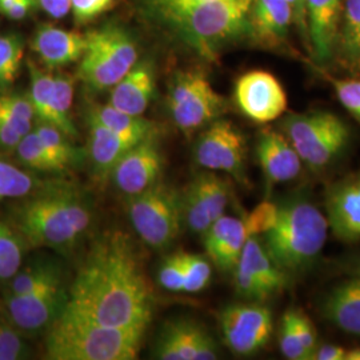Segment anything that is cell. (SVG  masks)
Here are the masks:
<instances>
[{
    "instance_id": "681fc988",
    "label": "cell",
    "mask_w": 360,
    "mask_h": 360,
    "mask_svg": "<svg viewBox=\"0 0 360 360\" xmlns=\"http://www.w3.org/2000/svg\"><path fill=\"white\" fill-rule=\"evenodd\" d=\"M43 10L55 19L65 18L71 11V0H39Z\"/></svg>"
},
{
    "instance_id": "8d00e7d4",
    "label": "cell",
    "mask_w": 360,
    "mask_h": 360,
    "mask_svg": "<svg viewBox=\"0 0 360 360\" xmlns=\"http://www.w3.org/2000/svg\"><path fill=\"white\" fill-rule=\"evenodd\" d=\"M23 62V41L18 35L0 37V87L10 86L19 77Z\"/></svg>"
},
{
    "instance_id": "5bb4252c",
    "label": "cell",
    "mask_w": 360,
    "mask_h": 360,
    "mask_svg": "<svg viewBox=\"0 0 360 360\" xmlns=\"http://www.w3.org/2000/svg\"><path fill=\"white\" fill-rule=\"evenodd\" d=\"M235 101L240 111L257 123H270L287 110V95L281 82L267 71H250L235 84Z\"/></svg>"
},
{
    "instance_id": "ac0fdd59",
    "label": "cell",
    "mask_w": 360,
    "mask_h": 360,
    "mask_svg": "<svg viewBox=\"0 0 360 360\" xmlns=\"http://www.w3.org/2000/svg\"><path fill=\"white\" fill-rule=\"evenodd\" d=\"M257 158L269 184H279L296 179L303 162L283 132L264 129L259 135Z\"/></svg>"
},
{
    "instance_id": "11a10c76",
    "label": "cell",
    "mask_w": 360,
    "mask_h": 360,
    "mask_svg": "<svg viewBox=\"0 0 360 360\" xmlns=\"http://www.w3.org/2000/svg\"><path fill=\"white\" fill-rule=\"evenodd\" d=\"M7 1H10V0H0V6H3V4H6Z\"/></svg>"
},
{
    "instance_id": "52a82bcc",
    "label": "cell",
    "mask_w": 360,
    "mask_h": 360,
    "mask_svg": "<svg viewBox=\"0 0 360 360\" xmlns=\"http://www.w3.org/2000/svg\"><path fill=\"white\" fill-rule=\"evenodd\" d=\"M138 50L126 31L103 27L86 35L79 75L91 90L112 89L136 65Z\"/></svg>"
},
{
    "instance_id": "484cf974",
    "label": "cell",
    "mask_w": 360,
    "mask_h": 360,
    "mask_svg": "<svg viewBox=\"0 0 360 360\" xmlns=\"http://www.w3.org/2000/svg\"><path fill=\"white\" fill-rule=\"evenodd\" d=\"M236 264L243 267L257 281L267 299L281 294L291 281V278L275 264L264 245L255 236L247 239Z\"/></svg>"
},
{
    "instance_id": "9c48e42d",
    "label": "cell",
    "mask_w": 360,
    "mask_h": 360,
    "mask_svg": "<svg viewBox=\"0 0 360 360\" xmlns=\"http://www.w3.org/2000/svg\"><path fill=\"white\" fill-rule=\"evenodd\" d=\"M168 107L175 124L183 132L193 134L221 115L224 99L214 90L203 72L191 70L175 77L169 90Z\"/></svg>"
},
{
    "instance_id": "7a4b0ae2",
    "label": "cell",
    "mask_w": 360,
    "mask_h": 360,
    "mask_svg": "<svg viewBox=\"0 0 360 360\" xmlns=\"http://www.w3.org/2000/svg\"><path fill=\"white\" fill-rule=\"evenodd\" d=\"M16 208L18 231L34 247L71 250L89 231L94 206L89 193L70 180H53L27 195Z\"/></svg>"
},
{
    "instance_id": "bcb514c9",
    "label": "cell",
    "mask_w": 360,
    "mask_h": 360,
    "mask_svg": "<svg viewBox=\"0 0 360 360\" xmlns=\"http://www.w3.org/2000/svg\"><path fill=\"white\" fill-rule=\"evenodd\" d=\"M35 4L37 0H10L6 4L0 6V13L11 19L19 20L23 19L34 8Z\"/></svg>"
},
{
    "instance_id": "e575fe53",
    "label": "cell",
    "mask_w": 360,
    "mask_h": 360,
    "mask_svg": "<svg viewBox=\"0 0 360 360\" xmlns=\"http://www.w3.org/2000/svg\"><path fill=\"white\" fill-rule=\"evenodd\" d=\"M35 188L37 181L30 174L0 159V202L26 198Z\"/></svg>"
},
{
    "instance_id": "f1b7e54d",
    "label": "cell",
    "mask_w": 360,
    "mask_h": 360,
    "mask_svg": "<svg viewBox=\"0 0 360 360\" xmlns=\"http://www.w3.org/2000/svg\"><path fill=\"white\" fill-rule=\"evenodd\" d=\"M90 116L102 123L104 127L115 131L120 135L132 136L138 139H144L151 134L156 132L155 126L142 116L131 115L112 107L107 105H95L90 111Z\"/></svg>"
},
{
    "instance_id": "f5cc1de1",
    "label": "cell",
    "mask_w": 360,
    "mask_h": 360,
    "mask_svg": "<svg viewBox=\"0 0 360 360\" xmlns=\"http://www.w3.org/2000/svg\"><path fill=\"white\" fill-rule=\"evenodd\" d=\"M345 360H360V347L352 348L346 351Z\"/></svg>"
},
{
    "instance_id": "b9f144b4",
    "label": "cell",
    "mask_w": 360,
    "mask_h": 360,
    "mask_svg": "<svg viewBox=\"0 0 360 360\" xmlns=\"http://www.w3.org/2000/svg\"><path fill=\"white\" fill-rule=\"evenodd\" d=\"M28 348L13 327L0 321V358L1 360L25 359Z\"/></svg>"
},
{
    "instance_id": "ffe728a7",
    "label": "cell",
    "mask_w": 360,
    "mask_h": 360,
    "mask_svg": "<svg viewBox=\"0 0 360 360\" xmlns=\"http://www.w3.org/2000/svg\"><path fill=\"white\" fill-rule=\"evenodd\" d=\"M342 0H306L309 44L316 62L331 59L338 39Z\"/></svg>"
},
{
    "instance_id": "816d5d0a",
    "label": "cell",
    "mask_w": 360,
    "mask_h": 360,
    "mask_svg": "<svg viewBox=\"0 0 360 360\" xmlns=\"http://www.w3.org/2000/svg\"><path fill=\"white\" fill-rule=\"evenodd\" d=\"M155 4L162 10V8H166L169 6H174V4H180V3H191V1H202V0H154ZM240 1H245L248 4H252L251 0H240Z\"/></svg>"
},
{
    "instance_id": "8992f818",
    "label": "cell",
    "mask_w": 360,
    "mask_h": 360,
    "mask_svg": "<svg viewBox=\"0 0 360 360\" xmlns=\"http://www.w3.org/2000/svg\"><path fill=\"white\" fill-rule=\"evenodd\" d=\"M282 129L303 165L315 171L331 166L346 151L351 138L346 122L328 111L287 116Z\"/></svg>"
},
{
    "instance_id": "8fae6325",
    "label": "cell",
    "mask_w": 360,
    "mask_h": 360,
    "mask_svg": "<svg viewBox=\"0 0 360 360\" xmlns=\"http://www.w3.org/2000/svg\"><path fill=\"white\" fill-rule=\"evenodd\" d=\"M219 324L226 346L240 356L266 347L274 331L270 309L259 302L227 306L220 311Z\"/></svg>"
},
{
    "instance_id": "3957f363",
    "label": "cell",
    "mask_w": 360,
    "mask_h": 360,
    "mask_svg": "<svg viewBox=\"0 0 360 360\" xmlns=\"http://www.w3.org/2000/svg\"><path fill=\"white\" fill-rule=\"evenodd\" d=\"M146 330L95 322L70 307L47 327L46 358L50 360H134Z\"/></svg>"
},
{
    "instance_id": "f35d334b",
    "label": "cell",
    "mask_w": 360,
    "mask_h": 360,
    "mask_svg": "<svg viewBox=\"0 0 360 360\" xmlns=\"http://www.w3.org/2000/svg\"><path fill=\"white\" fill-rule=\"evenodd\" d=\"M279 214V205L263 200L248 215H245V230L248 236H264L274 227Z\"/></svg>"
},
{
    "instance_id": "9f6ffc18",
    "label": "cell",
    "mask_w": 360,
    "mask_h": 360,
    "mask_svg": "<svg viewBox=\"0 0 360 360\" xmlns=\"http://www.w3.org/2000/svg\"><path fill=\"white\" fill-rule=\"evenodd\" d=\"M251 1H254V0H251Z\"/></svg>"
},
{
    "instance_id": "5b68a950",
    "label": "cell",
    "mask_w": 360,
    "mask_h": 360,
    "mask_svg": "<svg viewBox=\"0 0 360 360\" xmlns=\"http://www.w3.org/2000/svg\"><path fill=\"white\" fill-rule=\"evenodd\" d=\"M251 4L240 0H202L162 8L200 51L212 49L245 28Z\"/></svg>"
},
{
    "instance_id": "c3c4849f",
    "label": "cell",
    "mask_w": 360,
    "mask_h": 360,
    "mask_svg": "<svg viewBox=\"0 0 360 360\" xmlns=\"http://www.w3.org/2000/svg\"><path fill=\"white\" fill-rule=\"evenodd\" d=\"M23 136L10 124L0 119V147L6 150H15Z\"/></svg>"
},
{
    "instance_id": "44dd1931",
    "label": "cell",
    "mask_w": 360,
    "mask_h": 360,
    "mask_svg": "<svg viewBox=\"0 0 360 360\" xmlns=\"http://www.w3.org/2000/svg\"><path fill=\"white\" fill-rule=\"evenodd\" d=\"M32 49L44 65L58 68L80 60L86 50V35L44 25L37 30Z\"/></svg>"
},
{
    "instance_id": "db71d44e",
    "label": "cell",
    "mask_w": 360,
    "mask_h": 360,
    "mask_svg": "<svg viewBox=\"0 0 360 360\" xmlns=\"http://www.w3.org/2000/svg\"><path fill=\"white\" fill-rule=\"evenodd\" d=\"M348 272H349V275H354V276L360 278V257L356 259V260H354V263L349 266Z\"/></svg>"
},
{
    "instance_id": "7dc6e473",
    "label": "cell",
    "mask_w": 360,
    "mask_h": 360,
    "mask_svg": "<svg viewBox=\"0 0 360 360\" xmlns=\"http://www.w3.org/2000/svg\"><path fill=\"white\" fill-rule=\"evenodd\" d=\"M346 349L333 343L318 345L309 360H345Z\"/></svg>"
},
{
    "instance_id": "83f0119b",
    "label": "cell",
    "mask_w": 360,
    "mask_h": 360,
    "mask_svg": "<svg viewBox=\"0 0 360 360\" xmlns=\"http://www.w3.org/2000/svg\"><path fill=\"white\" fill-rule=\"evenodd\" d=\"M74 101V82L68 75L53 77L51 103L47 122L53 127L60 129L70 139L77 136V127L71 117V108Z\"/></svg>"
},
{
    "instance_id": "60d3db41",
    "label": "cell",
    "mask_w": 360,
    "mask_h": 360,
    "mask_svg": "<svg viewBox=\"0 0 360 360\" xmlns=\"http://www.w3.org/2000/svg\"><path fill=\"white\" fill-rule=\"evenodd\" d=\"M159 283L171 292H183L184 274H183V255L175 252L168 255L159 269Z\"/></svg>"
},
{
    "instance_id": "6f0895ef",
    "label": "cell",
    "mask_w": 360,
    "mask_h": 360,
    "mask_svg": "<svg viewBox=\"0 0 360 360\" xmlns=\"http://www.w3.org/2000/svg\"><path fill=\"white\" fill-rule=\"evenodd\" d=\"M0 360H1V358H0Z\"/></svg>"
},
{
    "instance_id": "30bf717a",
    "label": "cell",
    "mask_w": 360,
    "mask_h": 360,
    "mask_svg": "<svg viewBox=\"0 0 360 360\" xmlns=\"http://www.w3.org/2000/svg\"><path fill=\"white\" fill-rule=\"evenodd\" d=\"M193 156L200 167L226 172L240 183L247 181V143L233 123L217 119L208 124L195 144Z\"/></svg>"
},
{
    "instance_id": "9a60e30c",
    "label": "cell",
    "mask_w": 360,
    "mask_h": 360,
    "mask_svg": "<svg viewBox=\"0 0 360 360\" xmlns=\"http://www.w3.org/2000/svg\"><path fill=\"white\" fill-rule=\"evenodd\" d=\"M218 355L215 339L188 319L166 323L155 347V358L160 360H215Z\"/></svg>"
},
{
    "instance_id": "2e32d148",
    "label": "cell",
    "mask_w": 360,
    "mask_h": 360,
    "mask_svg": "<svg viewBox=\"0 0 360 360\" xmlns=\"http://www.w3.org/2000/svg\"><path fill=\"white\" fill-rule=\"evenodd\" d=\"M328 229L339 240L360 242V172L333 183L324 198Z\"/></svg>"
},
{
    "instance_id": "7402d4cb",
    "label": "cell",
    "mask_w": 360,
    "mask_h": 360,
    "mask_svg": "<svg viewBox=\"0 0 360 360\" xmlns=\"http://www.w3.org/2000/svg\"><path fill=\"white\" fill-rule=\"evenodd\" d=\"M323 316L343 333L360 338V278L349 275L324 296Z\"/></svg>"
},
{
    "instance_id": "277c9868",
    "label": "cell",
    "mask_w": 360,
    "mask_h": 360,
    "mask_svg": "<svg viewBox=\"0 0 360 360\" xmlns=\"http://www.w3.org/2000/svg\"><path fill=\"white\" fill-rule=\"evenodd\" d=\"M328 221L304 195L279 205L274 227L264 238V248L275 264L291 279L303 275L318 262L327 240Z\"/></svg>"
},
{
    "instance_id": "7c38bea8",
    "label": "cell",
    "mask_w": 360,
    "mask_h": 360,
    "mask_svg": "<svg viewBox=\"0 0 360 360\" xmlns=\"http://www.w3.org/2000/svg\"><path fill=\"white\" fill-rule=\"evenodd\" d=\"M231 198L230 181L214 171L198 174L181 193L183 224L195 233L208 227L226 214Z\"/></svg>"
},
{
    "instance_id": "7bdbcfd3",
    "label": "cell",
    "mask_w": 360,
    "mask_h": 360,
    "mask_svg": "<svg viewBox=\"0 0 360 360\" xmlns=\"http://www.w3.org/2000/svg\"><path fill=\"white\" fill-rule=\"evenodd\" d=\"M287 315L290 316L291 322L294 324L296 334L299 336L303 347L306 349L309 360L312 355V352L315 351V348L318 347V333L316 328L314 326L312 321L309 319V315L304 314L302 309H291L285 311Z\"/></svg>"
},
{
    "instance_id": "d4e9b609",
    "label": "cell",
    "mask_w": 360,
    "mask_h": 360,
    "mask_svg": "<svg viewBox=\"0 0 360 360\" xmlns=\"http://www.w3.org/2000/svg\"><path fill=\"white\" fill-rule=\"evenodd\" d=\"M292 18V8L285 0H254L250 22L257 41L275 47L287 38Z\"/></svg>"
},
{
    "instance_id": "ab89813d",
    "label": "cell",
    "mask_w": 360,
    "mask_h": 360,
    "mask_svg": "<svg viewBox=\"0 0 360 360\" xmlns=\"http://www.w3.org/2000/svg\"><path fill=\"white\" fill-rule=\"evenodd\" d=\"M279 348L285 359L309 360V355L296 334L294 324L287 312H284L279 327Z\"/></svg>"
},
{
    "instance_id": "f546056e",
    "label": "cell",
    "mask_w": 360,
    "mask_h": 360,
    "mask_svg": "<svg viewBox=\"0 0 360 360\" xmlns=\"http://www.w3.org/2000/svg\"><path fill=\"white\" fill-rule=\"evenodd\" d=\"M34 132L38 135L39 139L56 159V162L62 166L63 171L80 163V158L83 153L74 146L71 139L60 129L53 127L49 123L40 122V124L34 129Z\"/></svg>"
},
{
    "instance_id": "836d02e7",
    "label": "cell",
    "mask_w": 360,
    "mask_h": 360,
    "mask_svg": "<svg viewBox=\"0 0 360 360\" xmlns=\"http://www.w3.org/2000/svg\"><path fill=\"white\" fill-rule=\"evenodd\" d=\"M31 89L28 101L32 105L34 114L40 122L46 123L49 117V110L51 103L52 89H53V75L43 71L32 62H28Z\"/></svg>"
},
{
    "instance_id": "4316f807",
    "label": "cell",
    "mask_w": 360,
    "mask_h": 360,
    "mask_svg": "<svg viewBox=\"0 0 360 360\" xmlns=\"http://www.w3.org/2000/svg\"><path fill=\"white\" fill-rule=\"evenodd\" d=\"M63 285L60 266L52 262H39L26 270L18 271L10 284V295H27L52 287Z\"/></svg>"
},
{
    "instance_id": "ba28073f",
    "label": "cell",
    "mask_w": 360,
    "mask_h": 360,
    "mask_svg": "<svg viewBox=\"0 0 360 360\" xmlns=\"http://www.w3.org/2000/svg\"><path fill=\"white\" fill-rule=\"evenodd\" d=\"M129 218L144 243L165 250L175 242L183 224L181 193L159 180L146 191L129 196Z\"/></svg>"
},
{
    "instance_id": "74e56055",
    "label": "cell",
    "mask_w": 360,
    "mask_h": 360,
    "mask_svg": "<svg viewBox=\"0 0 360 360\" xmlns=\"http://www.w3.org/2000/svg\"><path fill=\"white\" fill-rule=\"evenodd\" d=\"M183 255V274L184 283L183 292L196 294L200 292L210 284L212 276V267L210 260L202 255L181 252Z\"/></svg>"
},
{
    "instance_id": "d6986e66",
    "label": "cell",
    "mask_w": 360,
    "mask_h": 360,
    "mask_svg": "<svg viewBox=\"0 0 360 360\" xmlns=\"http://www.w3.org/2000/svg\"><path fill=\"white\" fill-rule=\"evenodd\" d=\"M245 220L223 215L203 233L208 259L221 272H232L248 239Z\"/></svg>"
},
{
    "instance_id": "603a6c76",
    "label": "cell",
    "mask_w": 360,
    "mask_h": 360,
    "mask_svg": "<svg viewBox=\"0 0 360 360\" xmlns=\"http://www.w3.org/2000/svg\"><path fill=\"white\" fill-rule=\"evenodd\" d=\"M154 90V70L151 65L142 62L134 65L112 87L108 104L131 115L142 116L153 99Z\"/></svg>"
},
{
    "instance_id": "1f68e13d",
    "label": "cell",
    "mask_w": 360,
    "mask_h": 360,
    "mask_svg": "<svg viewBox=\"0 0 360 360\" xmlns=\"http://www.w3.org/2000/svg\"><path fill=\"white\" fill-rule=\"evenodd\" d=\"M15 150L18 158L27 167L38 171H63L62 166L56 162L34 131L25 135Z\"/></svg>"
},
{
    "instance_id": "f907efd6",
    "label": "cell",
    "mask_w": 360,
    "mask_h": 360,
    "mask_svg": "<svg viewBox=\"0 0 360 360\" xmlns=\"http://www.w3.org/2000/svg\"><path fill=\"white\" fill-rule=\"evenodd\" d=\"M290 7L292 8L294 18L300 27L307 28V22H306V0H285Z\"/></svg>"
},
{
    "instance_id": "e0dca14e",
    "label": "cell",
    "mask_w": 360,
    "mask_h": 360,
    "mask_svg": "<svg viewBox=\"0 0 360 360\" xmlns=\"http://www.w3.org/2000/svg\"><path fill=\"white\" fill-rule=\"evenodd\" d=\"M68 291L63 285L27 295H7L6 306L11 322L23 331L34 333L51 324L67 307Z\"/></svg>"
},
{
    "instance_id": "d6a6232c",
    "label": "cell",
    "mask_w": 360,
    "mask_h": 360,
    "mask_svg": "<svg viewBox=\"0 0 360 360\" xmlns=\"http://www.w3.org/2000/svg\"><path fill=\"white\" fill-rule=\"evenodd\" d=\"M342 46L351 65H360V0H345Z\"/></svg>"
},
{
    "instance_id": "cb8c5ba5",
    "label": "cell",
    "mask_w": 360,
    "mask_h": 360,
    "mask_svg": "<svg viewBox=\"0 0 360 360\" xmlns=\"http://www.w3.org/2000/svg\"><path fill=\"white\" fill-rule=\"evenodd\" d=\"M89 156L96 175L104 178L111 174L123 155L143 139L120 135L104 127L89 115Z\"/></svg>"
},
{
    "instance_id": "4dcf8cb0",
    "label": "cell",
    "mask_w": 360,
    "mask_h": 360,
    "mask_svg": "<svg viewBox=\"0 0 360 360\" xmlns=\"http://www.w3.org/2000/svg\"><path fill=\"white\" fill-rule=\"evenodd\" d=\"M35 117L28 98L0 91V119L16 129L22 136L32 131Z\"/></svg>"
},
{
    "instance_id": "6da1fadb",
    "label": "cell",
    "mask_w": 360,
    "mask_h": 360,
    "mask_svg": "<svg viewBox=\"0 0 360 360\" xmlns=\"http://www.w3.org/2000/svg\"><path fill=\"white\" fill-rule=\"evenodd\" d=\"M67 307L107 326L147 328L153 288L127 233L108 232L92 245L70 287Z\"/></svg>"
},
{
    "instance_id": "d590c367",
    "label": "cell",
    "mask_w": 360,
    "mask_h": 360,
    "mask_svg": "<svg viewBox=\"0 0 360 360\" xmlns=\"http://www.w3.org/2000/svg\"><path fill=\"white\" fill-rule=\"evenodd\" d=\"M23 260V243L19 236L0 221V279H13L20 270Z\"/></svg>"
},
{
    "instance_id": "ee69618b",
    "label": "cell",
    "mask_w": 360,
    "mask_h": 360,
    "mask_svg": "<svg viewBox=\"0 0 360 360\" xmlns=\"http://www.w3.org/2000/svg\"><path fill=\"white\" fill-rule=\"evenodd\" d=\"M334 89L339 102L351 115L360 120V80H334Z\"/></svg>"
},
{
    "instance_id": "f6af8a7d",
    "label": "cell",
    "mask_w": 360,
    "mask_h": 360,
    "mask_svg": "<svg viewBox=\"0 0 360 360\" xmlns=\"http://www.w3.org/2000/svg\"><path fill=\"white\" fill-rule=\"evenodd\" d=\"M114 0H71V11L77 23H86L111 8Z\"/></svg>"
},
{
    "instance_id": "4fadbf2b",
    "label": "cell",
    "mask_w": 360,
    "mask_h": 360,
    "mask_svg": "<svg viewBox=\"0 0 360 360\" xmlns=\"http://www.w3.org/2000/svg\"><path fill=\"white\" fill-rule=\"evenodd\" d=\"M163 163V153L154 132L129 148L116 163L110 176L116 188L129 198L146 191L160 180Z\"/></svg>"
}]
</instances>
